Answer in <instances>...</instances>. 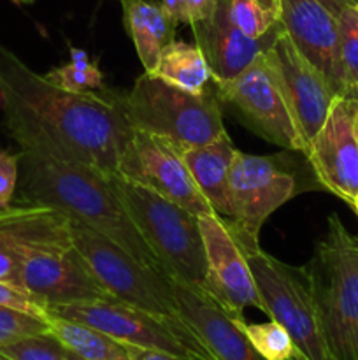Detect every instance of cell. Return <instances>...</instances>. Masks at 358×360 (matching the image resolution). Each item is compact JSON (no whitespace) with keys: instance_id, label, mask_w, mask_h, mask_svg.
Listing matches in <instances>:
<instances>
[{"instance_id":"cell-1","label":"cell","mask_w":358,"mask_h":360,"mask_svg":"<svg viewBox=\"0 0 358 360\" xmlns=\"http://www.w3.org/2000/svg\"><path fill=\"white\" fill-rule=\"evenodd\" d=\"M0 101L4 127L21 153L16 204L55 207L70 220L111 239L140 264L165 274L160 260L109 185L107 176L76 160L23 108Z\"/></svg>"},{"instance_id":"cell-2","label":"cell","mask_w":358,"mask_h":360,"mask_svg":"<svg viewBox=\"0 0 358 360\" xmlns=\"http://www.w3.org/2000/svg\"><path fill=\"white\" fill-rule=\"evenodd\" d=\"M0 98L23 108L83 165L104 176L118 172L132 129L104 90H63L0 44Z\"/></svg>"},{"instance_id":"cell-3","label":"cell","mask_w":358,"mask_h":360,"mask_svg":"<svg viewBox=\"0 0 358 360\" xmlns=\"http://www.w3.org/2000/svg\"><path fill=\"white\" fill-rule=\"evenodd\" d=\"M0 234L16 250L25 290L46 309L112 301L74 245L72 220L39 204L0 210Z\"/></svg>"},{"instance_id":"cell-4","label":"cell","mask_w":358,"mask_h":360,"mask_svg":"<svg viewBox=\"0 0 358 360\" xmlns=\"http://www.w3.org/2000/svg\"><path fill=\"white\" fill-rule=\"evenodd\" d=\"M102 90L130 129L171 139L183 150L204 146L227 134L214 81L202 94H192L142 72L130 90Z\"/></svg>"},{"instance_id":"cell-5","label":"cell","mask_w":358,"mask_h":360,"mask_svg":"<svg viewBox=\"0 0 358 360\" xmlns=\"http://www.w3.org/2000/svg\"><path fill=\"white\" fill-rule=\"evenodd\" d=\"M332 360H358V238L336 213L305 264Z\"/></svg>"},{"instance_id":"cell-6","label":"cell","mask_w":358,"mask_h":360,"mask_svg":"<svg viewBox=\"0 0 358 360\" xmlns=\"http://www.w3.org/2000/svg\"><path fill=\"white\" fill-rule=\"evenodd\" d=\"M107 179L165 274L204 290L207 262L199 217L118 172Z\"/></svg>"},{"instance_id":"cell-7","label":"cell","mask_w":358,"mask_h":360,"mask_svg":"<svg viewBox=\"0 0 358 360\" xmlns=\"http://www.w3.org/2000/svg\"><path fill=\"white\" fill-rule=\"evenodd\" d=\"M293 160L286 153L249 155L235 151L228 178V232L244 252L260 248V231L267 218L298 193Z\"/></svg>"},{"instance_id":"cell-8","label":"cell","mask_w":358,"mask_h":360,"mask_svg":"<svg viewBox=\"0 0 358 360\" xmlns=\"http://www.w3.org/2000/svg\"><path fill=\"white\" fill-rule=\"evenodd\" d=\"M244 253L265 315L290 333L298 354L305 360H332L305 266H290L262 248Z\"/></svg>"},{"instance_id":"cell-9","label":"cell","mask_w":358,"mask_h":360,"mask_svg":"<svg viewBox=\"0 0 358 360\" xmlns=\"http://www.w3.org/2000/svg\"><path fill=\"white\" fill-rule=\"evenodd\" d=\"M72 236L77 252L116 301L183 320L171 278L140 264L121 246L79 221L72 220Z\"/></svg>"},{"instance_id":"cell-10","label":"cell","mask_w":358,"mask_h":360,"mask_svg":"<svg viewBox=\"0 0 358 360\" xmlns=\"http://www.w3.org/2000/svg\"><path fill=\"white\" fill-rule=\"evenodd\" d=\"M48 315L86 323L130 347L161 352L178 360H216L185 320H172L116 301L51 308Z\"/></svg>"},{"instance_id":"cell-11","label":"cell","mask_w":358,"mask_h":360,"mask_svg":"<svg viewBox=\"0 0 358 360\" xmlns=\"http://www.w3.org/2000/svg\"><path fill=\"white\" fill-rule=\"evenodd\" d=\"M216 90L220 101L230 104L251 132L286 151L305 155L307 141L298 127L269 49L235 79L216 84Z\"/></svg>"},{"instance_id":"cell-12","label":"cell","mask_w":358,"mask_h":360,"mask_svg":"<svg viewBox=\"0 0 358 360\" xmlns=\"http://www.w3.org/2000/svg\"><path fill=\"white\" fill-rule=\"evenodd\" d=\"M183 151L171 139L132 129L119 158L118 174L197 217L216 214L193 181Z\"/></svg>"},{"instance_id":"cell-13","label":"cell","mask_w":358,"mask_h":360,"mask_svg":"<svg viewBox=\"0 0 358 360\" xmlns=\"http://www.w3.org/2000/svg\"><path fill=\"white\" fill-rule=\"evenodd\" d=\"M304 157L316 181L353 207L358 200V98L337 95Z\"/></svg>"},{"instance_id":"cell-14","label":"cell","mask_w":358,"mask_h":360,"mask_svg":"<svg viewBox=\"0 0 358 360\" xmlns=\"http://www.w3.org/2000/svg\"><path fill=\"white\" fill-rule=\"evenodd\" d=\"M199 225L207 262L204 292L234 319H244L246 308L265 313L244 250L228 232L223 218L204 214L199 217Z\"/></svg>"},{"instance_id":"cell-15","label":"cell","mask_w":358,"mask_h":360,"mask_svg":"<svg viewBox=\"0 0 358 360\" xmlns=\"http://www.w3.org/2000/svg\"><path fill=\"white\" fill-rule=\"evenodd\" d=\"M347 0H281V25L295 48L346 95L339 53V11Z\"/></svg>"},{"instance_id":"cell-16","label":"cell","mask_w":358,"mask_h":360,"mask_svg":"<svg viewBox=\"0 0 358 360\" xmlns=\"http://www.w3.org/2000/svg\"><path fill=\"white\" fill-rule=\"evenodd\" d=\"M269 55L279 70L291 109L309 148V141L325 123L330 108L337 97V91L323 76L321 70L316 69L295 48L291 39L284 32L283 25L274 44L269 48Z\"/></svg>"},{"instance_id":"cell-17","label":"cell","mask_w":358,"mask_h":360,"mask_svg":"<svg viewBox=\"0 0 358 360\" xmlns=\"http://www.w3.org/2000/svg\"><path fill=\"white\" fill-rule=\"evenodd\" d=\"M183 320L195 330L216 360H265L256 354L239 326L202 288L172 281Z\"/></svg>"},{"instance_id":"cell-18","label":"cell","mask_w":358,"mask_h":360,"mask_svg":"<svg viewBox=\"0 0 358 360\" xmlns=\"http://www.w3.org/2000/svg\"><path fill=\"white\" fill-rule=\"evenodd\" d=\"M193 39L213 72L214 84H225L244 72L276 41L281 23L260 39H251L230 23L223 6L204 21L190 25Z\"/></svg>"},{"instance_id":"cell-19","label":"cell","mask_w":358,"mask_h":360,"mask_svg":"<svg viewBox=\"0 0 358 360\" xmlns=\"http://www.w3.org/2000/svg\"><path fill=\"white\" fill-rule=\"evenodd\" d=\"M235 151L237 148L234 146L228 134H223L209 144L183 151L193 181L199 186L204 199L211 204L214 213L221 218L230 217L228 178Z\"/></svg>"},{"instance_id":"cell-20","label":"cell","mask_w":358,"mask_h":360,"mask_svg":"<svg viewBox=\"0 0 358 360\" xmlns=\"http://www.w3.org/2000/svg\"><path fill=\"white\" fill-rule=\"evenodd\" d=\"M123 25L135 48L144 72L154 69L161 49L174 41L178 20L161 6L150 0H119Z\"/></svg>"},{"instance_id":"cell-21","label":"cell","mask_w":358,"mask_h":360,"mask_svg":"<svg viewBox=\"0 0 358 360\" xmlns=\"http://www.w3.org/2000/svg\"><path fill=\"white\" fill-rule=\"evenodd\" d=\"M150 74L192 94H202L213 84V72L199 46L175 39L161 49Z\"/></svg>"},{"instance_id":"cell-22","label":"cell","mask_w":358,"mask_h":360,"mask_svg":"<svg viewBox=\"0 0 358 360\" xmlns=\"http://www.w3.org/2000/svg\"><path fill=\"white\" fill-rule=\"evenodd\" d=\"M49 330L69 352L83 360H132L128 345L109 334L62 316L48 315Z\"/></svg>"},{"instance_id":"cell-23","label":"cell","mask_w":358,"mask_h":360,"mask_svg":"<svg viewBox=\"0 0 358 360\" xmlns=\"http://www.w3.org/2000/svg\"><path fill=\"white\" fill-rule=\"evenodd\" d=\"M234 27L260 39L281 23V0H220Z\"/></svg>"},{"instance_id":"cell-24","label":"cell","mask_w":358,"mask_h":360,"mask_svg":"<svg viewBox=\"0 0 358 360\" xmlns=\"http://www.w3.org/2000/svg\"><path fill=\"white\" fill-rule=\"evenodd\" d=\"M239 326L256 354L265 360H290L298 354L290 333L274 320L265 323H248L244 319H239Z\"/></svg>"},{"instance_id":"cell-25","label":"cell","mask_w":358,"mask_h":360,"mask_svg":"<svg viewBox=\"0 0 358 360\" xmlns=\"http://www.w3.org/2000/svg\"><path fill=\"white\" fill-rule=\"evenodd\" d=\"M339 53L346 95L358 90V2L347 0L339 11Z\"/></svg>"},{"instance_id":"cell-26","label":"cell","mask_w":358,"mask_h":360,"mask_svg":"<svg viewBox=\"0 0 358 360\" xmlns=\"http://www.w3.org/2000/svg\"><path fill=\"white\" fill-rule=\"evenodd\" d=\"M0 354L9 360H67V348L51 330L6 345L0 348Z\"/></svg>"},{"instance_id":"cell-27","label":"cell","mask_w":358,"mask_h":360,"mask_svg":"<svg viewBox=\"0 0 358 360\" xmlns=\"http://www.w3.org/2000/svg\"><path fill=\"white\" fill-rule=\"evenodd\" d=\"M49 333L48 319L0 306V348L35 334Z\"/></svg>"},{"instance_id":"cell-28","label":"cell","mask_w":358,"mask_h":360,"mask_svg":"<svg viewBox=\"0 0 358 360\" xmlns=\"http://www.w3.org/2000/svg\"><path fill=\"white\" fill-rule=\"evenodd\" d=\"M46 79L51 81L56 86L63 88V90L76 91V94H83V91H98L104 88V74L93 63L88 69H79V67L72 65V63H65L62 67L49 70L44 74Z\"/></svg>"},{"instance_id":"cell-29","label":"cell","mask_w":358,"mask_h":360,"mask_svg":"<svg viewBox=\"0 0 358 360\" xmlns=\"http://www.w3.org/2000/svg\"><path fill=\"white\" fill-rule=\"evenodd\" d=\"M21 153L11 150H0V210L13 204L16 195L18 179H20Z\"/></svg>"},{"instance_id":"cell-30","label":"cell","mask_w":358,"mask_h":360,"mask_svg":"<svg viewBox=\"0 0 358 360\" xmlns=\"http://www.w3.org/2000/svg\"><path fill=\"white\" fill-rule=\"evenodd\" d=\"M0 306H7V308L18 309V311L48 319V309L34 295L28 294L27 290L13 287V285L2 283V281H0Z\"/></svg>"},{"instance_id":"cell-31","label":"cell","mask_w":358,"mask_h":360,"mask_svg":"<svg viewBox=\"0 0 358 360\" xmlns=\"http://www.w3.org/2000/svg\"><path fill=\"white\" fill-rule=\"evenodd\" d=\"M0 281L25 290L20 257L2 234H0Z\"/></svg>"},{"instance_id":"cell-32","label":"cell","mask_w":358,"mask_h":360,"mask_svg":"<svg viewBox=\"0 0 358 360\" xmlns=\"http://www.w3.org/2000/svg\"><path fill=\"white\" fill-rule=\"evenodd\" d=\"M220 0H186V9H188V25L204 21L216 13Z\"/></svg>"},{"instance_id":"cell-33","label":"cell","mask_w":358,"mask_h":360,"mask_svg":"<svg viewBox=\"0 0 358 360\" xmlns=\"http://www.w3.org/2000/svg\"><path fill=\"white\" fill-rule=\"evenodd\" d=\"M161 6L178 20V23L188 25V9H186V0H160Z\"/></svg>"},{"instance_id":"cell-34","label":"cell","mask_w":358,"mask_h":360,"mask_svg":"<svg viewBox=\"0 0 358 360\" xmlns=\"http://www.w3.org/2000/svg\"><path fill=\"white\" fill-rule=\"evenodd\" d=\"M128 352H130V359H132V360H178V359L171 357V355H167V354H161V352L130 347V345H128Z\"/></svg>"},{"instance_id":"cell-35","label":"cell","mask_w":358,"mask_h":360,"mask_svg":"<svg viewBox=\"0 0 358 360\" xmlns=\"http://www.w3.org/2000/svg\"><path fill=\"white\" fill-rule=\"evenodd\" d=\"M67 360H83L81 357H77L76 354H72V352L67 350Z\"/></svg>"},{"instance_id":"cell-36","label":"cell","mask_w":358,"mask_h":360,"mask_svg":"<svg viewBox=\"0 0 358 360\" xmlns=\"http://www.w3.org/2000/svg\"><path fill=\"white\" fill-rule=\"evenodd\" d=\"M18 4H34L35 0H16Z\"/></svg>"},{"instance_id":"cell-37","label":"cell","mask_w":358,"mask_h":360,"mask_svg":"<svg viewBox=\"0 0 358 360\" xmlns=\"http://www.w3.org/2000/svg\"><path fill=\"white\" fill-rule=\"evenodd\" d=\"M290 360H305L304 357H302V355L300 354H297V355H295V357H291Z\"/></svg>"},{"instance_id":"cell-38","label":"cell","mask_w":358,"mask_h":360,"mask_svg":"<svg viewBox=\"0 0 358 360\" xmlns=\"http://www.w3.org/2000/svg\"><path fill=\"white\" fill-rule=\"evenodd\" d=\"M353 210H354V213H357V214H358V200H357V202H354V206H353Z\"/></svg>"},{"instance_id":"cell-39","label":"cell","mask_w":358,"mask_h":360,"mask_svg":"<svg viewBox=\"0 0 358 360\" xmlns=\"http://www.w3.org/2000/svg\"><path fill=\"white\" fill-rule=\"evenodd\" d=\"M351 95H353L354 98H358V90H357V91H353V94H351Z\"/></svg>"},{"instance_id":"cell-40","label":"cell","mask_w":358,"mask_h":360,"mask_svg":"<svg viewBox=\"0 0 358 360\" xmlns=\"http://www.w3.org/2000/svg\"><path fill=\"white\" fill-rule=\"evenodd\" d=\"M0 360H6V359H4V355H2V354H0Z\"/></svg>"},{"instance_id":"cell-41","label":"cell","mask_w":358,"mask_h":360,"mask_svg":"<svg viewBox=\"0 0 358 360\" xmlns=\"http://www.w3.org/2000/svg\"><path fill=\"white\" fill-rule=\"evenodd\" d=\"M0 108H2V101H0Z\"/></svg>"},{"instance_id":"cell-42","label":"cell","mask_w":358,"mask_h":360,"mask_svg":"<svg viewBox=\"0 0 358 360\" xmlns=\"http://www.w3.org/2000/svg\"><path fill=\"white\" fill-rule=\"evenodd\" d=\"M4 359H6V360H9V359H7V357H4Z\"/></svg>"},{"instance_id":"cell-43","label":"cell","mask_w":358,"mask_h":360,"mask_svg":"<svg viewBox=\"0 0 358 360\" xmlns=\"http://www.w3.org/2000/svg\"><path fill=\"white\" fill-rule=\"evenodd\" d=\"M357 2H358V0H357Z\"/></svg>"}]
</instances>
